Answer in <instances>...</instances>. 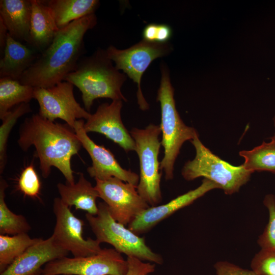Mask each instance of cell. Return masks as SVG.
<instances>
[{"label":"cell","instance_id":"cell-1","mask_svg":"<svg viewBox=\"0 0 275 275\" xmlns=\"http://www.w3.org/2000/svg\"><path fill=\"white\" fill-rule=\"evenodd\" d=\"M17 143L24 151L35 147L44 178L49 176L51 168L54 167L64 175L66 183H75L71 159L82 146L68 125L49 121L38 114L33 115L22 124Z\"/></svg>","mask_w":275,"mask_h":275},{"label":"cell","instance_id":"cell-2","mask_svg":"<svg viewBox=\"0 0 275 275\" xmlns=\"http://www.w3.org/2000/svg\"><path fill=\"white\" fill-rule=\"evenodd\" d=\"M97 23L92 14L59 30L50 45L40 53L19 81L34 88H47L63 81L73 71L85 51L86 33Z\"/></svg>","mask_w":275,"mask_h":275},{"label":"cell","instance_id":"cell-3","mask_svg":"<svg viewBox=\"0 0 275 275\" xmlns=\"http://www.w3.org/2000/svg\"><path fill=\"white\" fill-rule=\"evenodd\" d=\"M126 79V75L114 66L106 50L99 48L91 56L79 60L75 70L63 81L71 83L80 91L85 107L89 112L98 98L126 101L121 92Z\"/></svg>","mask_w":275,"mask_h":275},{"label":"cell","instance_id":"cell-4","mask_svg":"<svg viewBox=\"0 0 275 275\" xmlns=\"http://www.w3.org/2000/svg\"><path fill=\"white\" fill-rule=\"evenodd\" d=\"M161 79L157 90L156 100L160 102L162 133L161 145L164 148V156L160 161V170H163L167 180L174 178V165L184 142L191 141L199 135L194 127L186 125L177 111L170 73L167 65L161 63Z\"/></svg>","mask_w":275,"mask_h":275},{"label":"cell","instance_id":"cell-5","mask_svg":"<svg viewBox=\"0 0 275 275\" xmlns=\"http://www.w3.org/2000/svg\"><path fill=\"white\" fill-rule=\"evenodd\" d=\"M196 150L193 160L187 161L181 170L187 181L203 177L215 183L225 194L231 195L240 190L250 179L252 172L243 164L235 166L213 154L200 141L199 135L190 141Z\"/></svg>","mask_w":275,"mask_h":275},{"label":"cell","instance_id":"cell-6","mask_svg":"<svg viewBox=\"0 0 275 275\" xmlns=\"http://www.w3.org/2000/svg\"><path fill=\"white\" fill-rule=\"evenodd\" d=\"M96 215L87 213L85 216L96 239L100 243H107L117 252L127 257H135L155 264H162V256L152 251L144 237L116 221L104 202L99 203Z\"/></svg>","mask_w":275,"mask_h":275},{"label":"cell","instance_id":"cell-7","mask_svg":"<svg viewBox=\"0 0 275 275\" xmlns=\"http://www.w3.org/2000/svg\"><path fill=\"white\" fill-rule=\"evenodd\" d=\"M130 133L135 144L140 161V179L136 189L150 206L159 205L162 201L160 181L162 173L158 155L161 143L159 125L149 124L144 129L132 128Z\"/></svg>","mask_w":275,"mask_h":275},{"label":"cell","instance_id":"cell-8","mask_svg":"<svg viewBox=\"0 0 275 275\" xmlns=\"http://www.w3.org/2000/svg\"><path fill=\"white\" fill-rule=\"evenodd\" d=\"M172 48L168 43H159L142 40L125 49H119L111 45L106 49L108 57L115 63V67L122 70L137 84L136 97L140 109H148L141 89V79L144 72L156 59L168 55Z\"/></svg>","mask_w":275,"mask_h":275},{"label":"cell","instance_id":"cell-9","mask_svg":"<svg viewBox=\"0 0 275 275\" xmlns=\"http://www.w3.org/2000/svg\"><path fill=\"white\" fill-rule=\"evenodd\" d=\"M128 263L114 248L102 249L86 257H64L52 261L42 268L43 275H126Z\"/></svg>","mask_w":275,"mask_h":275},{"label":"cell","instance_id":"cell-10","mask_svg":"<svg viewBox=\"0 0 275 275\" xmlns=\"http://www.w3.org/2000/svg\"><path fill=\"white\" fill-rule=\"evenodd\" d=\"M60 198L53 200L56 222L51 235L55 243L72 253L74 257L89 256L99 253L102 248L97 239L84 238V222L76 217Z\"/></svg>","mask_w":275,"mask_h":275},{"label":"cell","instance_id":"cell-11","mask_svg":"<svg viewBox=\"0 0 275 275\" xmlns=\"http://www.w3.org/2000/svg\"><path fill=\"white\" fill-rule=\"evenodd\" d=\"M95 181L99 198L107 206L112 216L125 226L150 207L139 194L136 186L116 177Z\"/></svg>","mask_w":275,"mask_h":275},{"label":"cell","instance_id":"cell-12","mask_svg":"<svg viewBox=\"0 0 275 275\" xmlns=\"http://www.w3.org/2000/svg\"><path fill=\"white\" fill-rule=\"evenodd\" d=\"M73 87L71 83L62 81L47 88H34V98L39 105L38 114L52 122L61 119L73 129L77 119L87 120L91 114L76 101Z\"/></svg>","mask_w":275,"mask_h":275},{"label":"cell","instance_id":"cell-13","mask_svg":"<svg viewBox=\"0 0 275 275\" xmlns=\"http://www.w3.org/2000/svg\"><path fill=\"white\" fill-rule=\"evenodd\" d=\"M84 123L82 119L76 120L74 130L82 146L88 152L92 159V166L87 168L89 175L95 180H105L116 177L137 186L140 179L139 175L122 168L109 150L103 146L95 144L85 131Z\"/></svg>","mask_w":275,"mask_h":275},{"label":"cell","instance_id":"cell-14","mask_svg":"<svg viewBox=\"0 0 275 275\" xmlns=\"http://www.w3.org/2000/svg\"><path fill=\"white\" fill-rule=\"evenodd\" d=\"M122 100L102 103L94 114H91L84 123V128L87 133L94 132L103 134L126 152L135 151V142L122 121Z\"/></svg>","mask_w":275,"mask_h":275},{"label":"cell","instance_id":"cell-15","mask_svg":"<svg viewBox=\"0 0 275 275\" xmlns=\"http://www.w3.org/2000/svg\"><path fill=\"white\" fill-rule=\"evenodd\" d=\"M218 188L220 189L218 185L203 178L200 185L196 188L180 195L166 204L149 207L129 224L128 228L138 235L145 233L175 212L191 204L210 190Z\"/></svg>","mask_w":275,"mask_h":275},{"label":"cell","instance_id":"cell-16","mask_svg":"<svg viewBox=\"0 0 275 275\" xmlns=\"http://www.w3.org/2000/svg\"><path fill=\"white\" fill-rule=\"evenodd\" d=\"M68 253L57 245L51 236L28 248L0 275H32L41 269L43 265L66 257Z\"/></svg>","mask_w":275,"mask_h":275},{"label":"cell","instance_id":"cell-17","mask_svg":"<svg viewBox=\"0 0 275 275\" xmlns=\"http://www.w3.org/2000/svg\"><path fill=\"white\" fill-rule=\"evenodd\" d=\"M31 13V0L0 1V19L9 35L20 42H28Z\"/></svg>","mask_w":275,"mask_h":275},{"label":"cell","instance_id":"cell-18","mask_svg":"<svg viewBox=\"0 0 275 275\" xmlns=\"http://www.w3.org/2000/svg\"><path fill=\"white\" fill-rule=\"evenodd\" d=\"M31 27L28 43L41 53L50 45L59 29L44 1L31 0Z\"/></svg>","mask_w":275,"mask_h":275},{"label":"cell","instance_id":"cell-19","mask_svg":"<svg viewBox=\"0 0 275 275\" xmlns=\"http://www.w3.org/2000/svg\"><path fill=\"white\" fill-rule=\"evenodd\" d=\"M4 55L0 60V77L20 79L39 54L8 34Z\"/></svg>","mask_w":275,"mask_h":275},{"label":"cell","instance_id":"cell-20","mask_svg":"<svg viewBox=\"0 0 275 275\" xmlns=\"http://www.w3.org/2000/svg\"><path fill=\"white\" fill-rule=\"evenodd\" d=\"M57 188L61 200L70 208L74 206L76 210H82L93 215L97 214L96 200L99 198V193L82 173L79 174L76 183L70 185L59 183Z\"/></svg>","mask_w":275,"mask_h":275},{"label":"cell","instance_id":"cell-21","mask_svg":"<svg viewBox=\"0 0 275 275\" xmlns=\"http://www.w3.org/2000/svg\"><path fill=\"white\" fill-rule=\"evenodd\" d=\"M59 30L72 22L94 14L99 6L98 0L44 1Z\"/></svg>","mask_w":275,"mask_h":275},{"label":"cell","instance_id":"cell-22","mask_svg":"<svg viewBox=\"0 0 275 275\" xmlns=\"http://www.w3.org/2000/svg\"><path fill=\"white\" fill-rule=\"evenodd\" d=\"M34 88L9 78H0V119L15 105L29 103L34 98Z\"/></svg>","mask_w":275,"mask_h":275},{"label":"cell","instance_id":"cell-23","mask_svg":"<svg viewBox=\"0 0 275 275\" xmlns=\"http://www.w3.org/2000/svg\"><path fill=\"white\" fill-rule=\"evenodd\" d=\"M239 154L244 158L242 164L247 170L275 174V143L272 142H263L251 150L240 151Z\"/></svg>","mask_w":275,"mask_h":275},{"label":"cell","instance_id":"cell-24","mask_svg":"<svg viewBox=\"0 0 275 275\" xmlns=\"http://www.w3.org/2000/svg\"><path fill=\"white\" fill-rule=\"evenodd\" d=\"M41 238H32L27 233L12 236L0 234V272L5 270L28 248Z\"/></svg>","mask_w":275,"mask_h":275},{"label":"cell","instance_id":"cell-25","mask_svg":"<svg viewBox=\"0 0 275 275\" xmlns=\"http://www.w3.org/2000/svg\"><path fill=\"white\" fill-rule=\"evenodd\" d=\"M8 185L2 177L0 179V234L17 235L27 233L31 227L22 215L16 214L7 206L5 191Z\"/></svg>","mask_w":275,"mask_h":275},{"label":"cell","instance_id":"cell-26","mask_svg":"<svg viewBox=\"0 0 275 275\" xmlns=\"http://www.w3.org/2000/svg\"><path fill=\"white\" fill-rule=\"evenodd\" d=\"M32 112L29 103H22L12 109L2 120L0 127V173L2 174L7 162L8 139L13 127L22 116Z\"/></svg>","mask_w":275,"mask_h":275},{"label":"cell","instance_id":"cell-27","mask_svg":"<svg viewBox=\"0 0 275 275\" xmlns=\"http://www.w3.org/2000/svg\"><path fill=\"white\" fill-rule=\"evenodd\" d=\"M267 209L269 217L262 233L259 236L257 243L261 249H275V196L266 195L263 201Z\"/></svg>","mask_w":275,"mask_h":275},{"label":"cell","instance_id":"cell-28","mask_svg":"<svg viewBox=\"0 0 275 275\" xmlns=\"http://www.w3.org/2000/svg\"><path fill=\"white\" fill-rule=\"evenodd\" d=\"M251 267L258 275H275V249H261L252 259Z\"/></svg>","mask_w":275,"mask_h":275},{"label":"cell","instance_id":"cell-29","mask_svg":"<svg viewBox=\"0 0 275 275\" xmlns=\"http://www.w3.org/2000/svg\"><path fill=\"white\" fill-rule=\"evenodd\" d=\"M19 189L25 196L38 197L41 188V183L33 164L25 167L19 178Z\"/></svg>","mask_w":275,"mask_h":275},{"label":"cell","instance_id":"cell-30","mask_svg":"<svg viewBox=\"0 0 275 275\" xmlns=\"http://www.w3.org/2000/svg\"><path fill=\"white\" fill-rule=\"evenodd\" d=\"M128 271L126 275H147L155 271V264L145 262L133 257H127Z\"/></svg>","mask_w":275,"mask_h":275},{"label":"cell","instance_id":"cell-31","mask_svg":"<svg viewBox=\"0 0 275 275\" xmlns=\"http://www.w3.org/2000/svg\"><path fill=\"white\" fill-rule=\"evenodd\" d=\"M214 268L216 275H258L252 270L243 268L226 261L217 262Z\"/></svg>","mask_w":275,"mask_h":275},{"label":"cell","instance_id":"cell-32","mask_svg":"<svg viewBox=\"0 0 275 275\" xmlns=\"http://www.w3.org/2000/svg\"><path fill=\"white\" fill-rule=\"evenodd\" d=\"M172 35L171 28L166 24H158L156 42L166 43Z\"/></svg>","mask_w":275,"mask_h":275},{"label":"cell","instance_id":"cell-33","mask_svg":"<svg viewBox=\"0 0 275 275\" xmlns=\"http://www.w3.org/2000/svg\"><path fill=\"white\" fill-rule=\"evenodd\" d=\"M158 24L150 23L144 28L143 31V40L151 42H156V37Z\"/></svg>","mask_w":275,"mask_h":275},{"label":"cell","instance_id":"cell-34","mask_svg":"<svg viewBox=\"0 0 275 275\" xmlns=\"http://www.w3.org/2000/svg\"><path fill=\"white\" fill-rule=\"evenodd\" d=\"M8 34V32L6 26L3 21L0 19V47L1 51H3L4 52V51Z\"/></svg>","mask_w":275,"mask_h":275},{"label":"cell","instance_id":"cell-35","mask_svg":"<svg viewBox=\"0 0 275 275\" xmlns=\"http://www.w3.org/2000/svg\"><path fill=\"white\" fill-rule=\"evenodd\" d=\"M274 127H275V117L274 118ZM270 141L275 143V133L273 134V135L270 138Z\"/></svg>","mask_w":275,"mask_h":275},{"label":"cell","instance_id":"cell-36","mask_svg":"<svg viewBox=\"0 0 275 275\" xmlns=\"http://www.w3.org/2000/svg\"><path fill=\"white\" fill-rule=\"evenodd\" d=\"M32 275H43L42 273V269Z\"/></svg>","mask_w":275,"mask_h":275},{"label":"cell","instance_id":"cell-37","mask_svg":"<svg viewBox=\"0 0 275 275\" xmlns=\"http://www.w3.org/2000/svg\"><path fill=\"white\" fill-rule=\"evenodd\" d=\"M62 275H72V274H62Z\"/></svg>","mask_w":275,"mask_h":275},{"label":"cell","instance_id":"cell-38","mask_svg":"<svg viewBox=\"0 0 275 275\" xmlns=\"http://www.w3.org/2000/svg\"><path fill=\"white\" fill-rule=\"evenodd\" d=\"M147 275H150V274H147Z\"/></svg>","mask_w":275,"mask_h":275}]
</instances>
